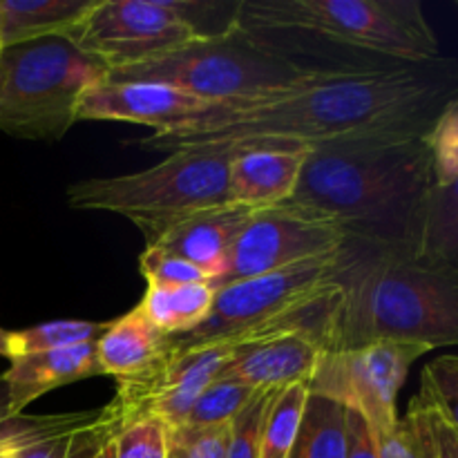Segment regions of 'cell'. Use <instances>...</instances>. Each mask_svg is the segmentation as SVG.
Masks as SVG:
<instances>
[{"mask_svg": "<svg viewBox=\"0 0 458 458\" xmlns=\"http://www.w3.org/2000/svg\"><path fill=\"white\" fill-rule=\"evenodd\" d=\"M425 139L311 148L286 204L334 219L352 240L411 259L425 197L434 186Z\"/></svg>", "mask_w": 458, "mask_h": 458, "instance_id": "obj_2", "label": "cell"}, {"mask_svg": "<svg viewBox=\"0 0 458 458\" xmlns=\"http://www.w3.org/2000/svg\"><path fill=\"white\" fill-rule=\"evenodd\" d=\"M258 389H250L237 380L217 376L204 392L188 414V425H219L233 423L237 414L249 405Z\"/></svg>", "mask_w": 458, "mask_h": 458, "instance_id": "obj_24", "label": "cell"}, {"mask_svg": "<svg viewBox=\"0 0 458 458\" xmlns=\"http://www.w3.org/2000/svg\"><path fill=\"white\" fill-rule=\"evenodd\" d=\"M291 458H347V410L340 403L309 394Z\"/></svg>", "mask_w": 458, "mask_h": 458, "instance_id": "obj_21", "label": "cell"}, {"mask_svg": "<svg viewBox=\"0 0 458 458\" xmlns=\"http://www.w3.org/2000/svg\"><path fill=\"white\" fill-rule=\"evenodd\" d=\"M253 213V208H246L235 201L197 210L152 233L146 240V249H157L161 253L192 262L210 273L215 284V280L226 268L237 237L242 235Z\"/></svg>", "mask_w": 458, "mask_h": 458, "instance_id": "obj_13", "label": "cell"}, {"mask_svg": "<svg viewBox=\"0 0 458 458\" xmlns=\"http://www.w3.org/2000/svg\"><path fill=\"white\" fill-rule=\"evenodd\" d=\"M347 458H378L371 429L356 411L347 410Z\"/></svg>", "mask_w": 458, "mask_h": 458, "instance_id": "obj_34", "label": "cell"}, {"mask_svg": "<svg viewBox=\"0 0 458 458\" xmlns=\"http://www.w3.org/2000/svg\"><path fill=\"white\" fill-rule=\"evenodd\" d=\"M432 347L405 340H378L340 352H325L309 394L340 403L356 411L371 434L389 432L398 423L396 401L411 365Z\"/></svg>", "mask_w": 458, "mask_h": 458, "instance_id": "obj_8", "label": "cell"}, {"mask_svg": "<svg viewBox=\"0 0 458 458\" xmlns=\"http://www.w3.org/2000/svg\"><path fill=\"white\" fill-rule=\"evenodd\" d=\"M411 259L458 282V182L429 188Z\"/></svg>", "mask_w": 458, "mask_h": 458, "instance_id": "obj_19", "label": "cell"}, {"mask_svg": "<svg viewBox=\"0 0 458 458\" xmlns=\"http://www.w3.org/2000/svg\"><path fill=\"white\" fill-rule=\"evenodd\" d=\"M106 327L107 322L52 320L22 331L0 329V356L9 358V362H12L16 358L31 356V353L97 343Z\"/></svg>", "mask_w": 458, "mask_h": 458, "instance_id": "obj_22", "label": "cell"}, {"mask_svg": "<svg viewBox=\"0 0 458 458\" xmlns=\"http://www.w3.org/2000/svg\"><path fill=\"white\" fill-rule=\"evenodd\" d=\"M374 441L378 458H437L428 420L414 401L410 403L405 419H398L389 432L374 437Z\"/></svg>", "mask_w": 458, "mask_h": 458, "instance_id": "obj_25", "label": "cell"}, {"mask_svg": "<svg viewBox=\"0 0 458 458\" xmlns=\"http://www.w3.org/2000/svg\"><path fill=\"white\" fill-rule=\"evenodd\" d=\"M94 376H101V367L97 362V343H88L16 358L12 360V367L0 376V383L4 389L7 411L18 416L25 414L27 407L43 394Z\"/></svg>", "mask_w": 458, "mask_h": 458, "instance_id": "obj_17", "label": "cell"}, {"mask_svg": "<svg viewBox=\"0 0 458 458\" xmlns=\"http://www.w3.org/2000/svg\"><path fill=\"white\" fill-rule=\"evenodd\" d=\"M318 72L271 47L240 25L215 38L192 40L165 56L107 72V81H146L192 94L210 106L258 101L316 79Z\"/></svg>", "mask_w": 458, "mask_h": 458, "instance_id": "obj_5", "label": "cell"}, {"mask_svg": "<svg viewBox=\"0 0 458 458\" xmlns=\"http://www.w3.org/2000/svg\"><path fill=\"white\" fill-rule=\"evenodd\" d=\"M123 429L114 407L16 416L13 458H92Z\"/></svg>", "mask_w": 458, "mask_h": 458, "instance_id": "obj_12", "label": "cell"}, {"mask_svg": "<svg viewBox=\"0 0 458 458\" xmlns=\"http://www.w3.org/2000/svg\"><path fill=\"white\" fill-rule=\"evenodd\" d=\"M325 352L322 340L309 331L277 334L235 347L219 376L250 389L309 385Z\"/></svg>", "mask_w": 458, "mask_h": 458, "instance_id": "obj_14", "label": "cell"}, {"mask_svg": "<svg viewBox=\"0 0 458 458\" xmlns=\"http://www.w3.org/2000/svg\"><path fill=\"white\" fill-rule=\"evenodd\" d=\"M107 72L65 36L3 47L0 130L27 141H61L76 123L81 94L103 83Z\"/></svg>", "mask_w": 458, "mask_h": 458, "instance_id": "obj_6", "label": "cell"}, {"mask_svg": "<svg viewBox=\"0 0 458 458\" xmlns=\"http://www.w3.org/2000/svg\"><path fill=\"white\" fill-rule=\"evenodd\" d=\"M215 302L210 284L155 286L148 284L141 300V311L164 334L182 335L197 329L208 318Z\"/></svg>", "mask_w": 458, "mask_h": 458, "instance_id": "obj_20", "label": "cell"}, {"mask_svg": "<svg viewBox=\"0 0 458 458\" xmlns=\"http://www.w3.org/2000/svg\"><path fill=\"white\" fill-rule=\"evenodd\" d=\"M309 148H246L233 152L228 168L231 201L253 210L273 208L291 199Z\"/></svg>", "mask_w": 458, "mask_h": 458, "instance_id": "obj_16", "label": "cell"}, {"mask_svg": "<svg viewBox=\"0 0 458 458\" xmlns=\"http://www.w3.org/2000/svg\"><path fill=\"white\" fill-rule=\"evenodd\" d=\"M237 25L289 58L316 43L338 49L347 72L441 56L419 0H240Z\"/></svg>", "mask_w": 458, "mask_h": 458, "instance_id": "obj_4", "label": "cell"}, {"mask_svg": "<svg viewBox=\"0 0 458 458\" xmlns=\"http://www.w3.org/2000/svg\"><path fill=\"white\" fill-rule=\"evenodd\" d=\"M170 358L173 335L157 329L139 304L119 320L107 322L97 340L101 376H110L119 383H146L164 369Z\"/></svg>", "mask_w": 458, "mask_h": 458, "instance_id": "obj_15", "label": "cell"}, {"mask_svg": "<svg viewBox=\"0 0 458 458\" xmlns=\"http://www.w3.org/2000/svg\"><path fill=\"white\" fill-rule=\"evenodd\" d=\"M277 389H258L249 405L233 419L226 458H259V437L268 405Z\"/></svg>", "mask_w": 458, "mask_h": 458, "instance_id": "obj_31", "label": "cell"}, {"mask_svg": "<svg viewBox=\"0 0 458 458\" xmlns=\"http://www.w3.org/2000/svg\"><path fill=\"white\" fill-rule=\"evenodd\" d=\"M432 174L437 186H450L458 182V106L443 112L428 134Z\"/></svg>", "mask_w": 458, "mask_h": 458, "instance_id": "obj_30", "label": "cell"}, {"mask_svg": "<svg viewBox=\"0 0 458 458\" xmlns=\"http://www.w3.org/2000/svg\"><path fill=\"white\" fill-rule=\"evenodd\" d=\"M112 441H114V438H112ZM112 441L107 443V445H103L92 458H114V445H112Z\"/></svg>", "mask_w": 458, "mask_h": 458, "instance_id": "obj_36", "label": "cell"}, {"mask_svg": "<svg viewBox=\"0 0 458 458\" xmlns=\"http://www.w3.org/2000/svg\"><path fill=\"white\" fill-rule=\"evenodd\" d=\"M458 106V58L437 56L367 72L325 74L258 101L210 106L199 119L152 132V152L222 148H318L349 141L425 139Z\"/></svg>", "mask_w": 458, "mask_h": 458, "instance_id": "obj_1", "label": "cell"}, {"mask_svg": "<svg viewBox=\"0 0 458 458\" xmlns=\"http://www.w3.org/2000/svg\"><path fill=\"white\" fill-rule=\"evenodd\" d=\"M139 268L146 277L148 284L155 286H186V284H210L213 286V276L204 268L195 267L174 255L161 253L157 249H146L139 258Z\"/></svg>", "mask_w": 458, "mask_h": 458, "instance_id": "obj_32", "label": "cell"}, {"mask_svg": "<svg viewBox=\"0 0 458 458\" xmlns=\"http://www.w3.org/2000/svg\"><path fill=\"white\" fill-rule=\"evenodd\" d=\"M307 403V385H289V387L277 389L264 416L259 458H291L300 428H302Z\"/></svg>", "mask_w": 458, "mask_h": 458, "instance_id": "obj_23", "label": "cell"}, {"mask_svg": "<svg viewBox=\"0 0 458 458\" xmlns=\"http://www.w3.org/2000/svg\"><path fill=\"white\" fill-rule=\"evenodd\" d=\"M210 103L177 88L146 81H103L85 89L76 103V121H125L152 132H170L199 119Z\"/></svg>", "mask_w": 458, "mask_h": 458, "instance_id": "obj_11", "label": "cell"}, {"mask_svg": "<svg viewBox=\"0 0 458 458\" xmlns=\"http://www.w3.org/2000/svg\"><path fill=\"white\" fill-rule=\"evenodd\" d=\"M165 9L191 27L197 40L215 38L237 25L240 3H206V0H164Z\"/></svg>", "mask_w": 458, "mask_h": 458, "instance_id": "obj_28", "label": "cell"}, {"mask_svg": "<svg viewBox=\"0 0 458 458\" xmlns=\"http://www.w3.org/2000/svg\"><path fill=\"white\" fill-rule=\"evenodd\" d=\"M114 458H165L168 425L159 416H141L125 425L112 441Z\"/></svg>", "mask_w": 458, "mask_h": 458, "instance_id": "obj_29", "label": "cell"}, {"mask_svg": "<svg viewBox=\"0 0 458 458\" xmlns=\"http://www.w3.org/2000/svg\"><path fill=\"white\" fill-rule=\"evenodd\" d=\"M231 159L233 152L222 148L177 150L141 173L72 183L67 204L76 210L123 215L148 240L174 219L228 204Z\"/></svg>", "mask_w": 458, "mask_h": 458, "instance_id": "obj_7", "label": "cell"}, {"mask_svg": "<svg viewBox=\"0 0 458 458\" xmlns=\"http://www.w3.org/2000/svg\"><path fill=\"white\" fill-rule=\"evenodd\" d=\"M98 0H0V49L47 36H70Z\"/></svg>", "mask_w": 458, "mask_h": 458, "instance_id": "obj_18", "label": "cell"}, {"mask_svg": "<svg viewBox=\"0 0 458 458\" xmlns=\"http://www.w3.org/2000/svg\"><path fill=\"white\" fill-rule=\"evenodd\" d=\"M416 396L432 405L458 434V356H443L428 362Z\"/></svg>", "mask_w": 458, "mask_h": 458, "instance_id": "obj_26", "label": "cell"}, {"mask_svg": "<svg viewBox=\"0 0 458 458\" xmlns=\"http://www.w3.org/2000/svg\"><path fill=\"white\" fill-rule=\"evenodd\" d=\"M16 447V416L7 411V407H0V458H13Z\"/></svg>", "mask_w": 458, "mask_h": 458, "instance_id": "obj_35", "label": "cell"}, {"mask_svg": "<svg viewBox=\"0 0 458 458\" xmlns=\"http://www.w3.org/2000/svg\"><path fill=\"white\" fill-rule=\"evenodd\" d=\"M347 233L338 222L293 204L255 210L250 222L237 237L226 268L213 289L235 284L249 277L267 276L311 259L340 253Z\"/></svg>", "mask_w": 458, "mask_h": 458, "instance_id": "obj_9", "label": "cell"}, {"mask_svg": "<svg viewBox=\"0 0 458 458\" xmlns=\"http://www.w3.org/2000/svg\"><path fill=\"white\" fill-rule=\"evenodd\" d=\"M231 443V423L174 425L168 428L165 458H226Z\"/></svg>", "mask_w": 458, "mask_h": 458, "instance_id": "obj_27", "label": "cell"}, {"mask_svg": "<svg viewBox=\"0 0 458 458\" xmlns=\"http://www.w3.org/2000/svg\"><path fill=\"white\" fill-rule=\"evenodd\" d=\"M327 352L378 340L458 347V282L407 255L347 237Z\"/></svg>", "mask_w": 458, "mask_h": 458, "instance_id": "obj_3", "label": "cell"}, {"mask_svg": "<svg viewBox=\"0 0 458 458\" xmlns=\"http://www.w3.org/2000/svg\"><path fill=\"white\" fill-rule=\"evenodd\" d=\"M67 38L112 72L165 56L197 36L164 0H98Z\"/></svg>", "mask_w": 458, "mask_h": 458, "instance_id": "obj_10", "label": "cell"}, {"mask_svg": "<svg viewBox=\"0 0 458 458\" xmlns=\"http://www.w3.org/2000/svg\"><path fill=\"white\" fill-rule=\"evenodd\" d=\"M411 401L423 410L425 420H428L429 428V437H432V445H434V456L437 458H458V434L450 425L445 423L441 414L434 410L432 405L423 401L420 396H414Z\"/></svg>", "mask_w": 458, "mask_h": 458, "instance_id": "obj_33", "label": "cell"}]
</instances>
